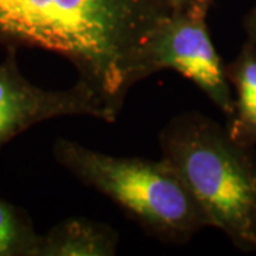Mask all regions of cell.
<instances>
[{"label": "cell", "mask_w": 256, "mask_h": 256, "mask_svg": "<svg viewBox=\"0 0 256 256\" xmlns=\"http://www.w3.org/2000/svg\"><path fill=\"white\" fill-rule=\"evenodd\" d=\"M162 160L198 202L210 228L244 252L256 250V156L198 111L176 114L160 132Z\"/></svg>", "instance_id": "7a4b0ae2"}, {"label": "cell", "mask_w": 256, "mask_h": 256, "mask_svg": "<svg viewBox=\"0 0 256 256\" xmlns=\"http://www.w3.org/2000/svg\"><path fill=\"white\" fill-rule=\"evenodd\" d=\"M171 13L164 0H0V46L66 58L116 122L131 88L152 76L148 43Z\"/></svg>", "instance_id": "6da1fadb"}, {"label": "cell", "mask_w": 256, "mask_h": 256, "mask_svg": "<svg viewBox=\"0 0 256 256\" xmlns=\"http://www.w3.org/2000/svg\"><path fill=\"white\" fill-rule=\"evenodd\" d=\"M56 162L84 185L117 204L148 234L182 245L210 222L185 184L165 160L118 156L58 138Z\"/></svg>", "instance_id": "3957f363"}, {"label": "cell", "mask_w": 256, "mask_h": 256, "mask_svg": "<svg viewBox=\"0 0 256 256\" xmlns=\"http://www.w3.org/2000/svg\"><path fill=\"white\" fill-rule=\"evenodd\" d=\"M70 116L112 124L107 108L87 86L76 82L66 90L40 88L20 72L18 48L8 47L0 63V150L38 122Z\"/></svg>", "instance_id": "5b68a950"}, {"label": "cell", "mask_w": 256, "mask_h": 256, "mask_svg": "<svg viewBox=\"0 0 256 256\" xmlns=\"http://www.w3.org/2000/svg\"><path fill=\"white\" fill-rule=\"evenodd\" d=\"M118 242V232L107 224L67 218L42 235L38 256H114Z\"/></svg>", "instance_id": "8992f818"}, {"label": "cell", "mask_w": 256, "mask_h": 256, "mask_svg": "<svg viewBox=\"0 0 256 256\" xmlns=\"http://www.w3.org/2000/svg\"><path fill=\"white\" fill-rule=\"evenodd\" d=\"M40 239L28 212L0 196V256H38Z\"/></svg>", "instance_id": "ba28073f"}, {"label": "cell", "mask_w": 256, "mask_h": 256, "mask_svg": "<svg viewBox=\"0 0 256 256\" xmlns=\"http://www.w3.org/2000/svg\"><path fill=\"white\" fill-rule=\"evenodd\" d=\"M208 13H171L148 43V64L154 74L174 70L201 90L224 116L232 118L235 100L225 66L206 24Z\"/></svg>", "instance_id": "277c9868"}, {"label": "cell", "mask_w": 256, "mask_h": 256, "mask_svg": "<svg viewBox=\"0 0 256 256\" xmlns=\"http://www.w3.org/2000/svg\"><path fill=\"white\" fill-rule=\"evenodd\" d=\"M236 97L235 111L229 120V134L240 144H256V47L246 43L238 57L225 67Z\"/></svg>", "instance_id": "52a82bcc"}, {"label": "cell", "mask_w": 256, "mask_h": 256, "mask_svg": "<svg viewBox=\"0 0 256 256\" xmlns=\"http://www.w3.org/2000/svg\"><path fill=\"white\" fill-rule=\"evenodd\" d=\"M172 13H208L212 0H164Z\"/></svg>", "instance_id": "9c48e42d"}, {"label": "cell", "mask_w": 256, "mask_h": 256, "mask_svg": "<svg viewBox=\"0 0 256 256\" xmlns=\"http://www.w3.org/2000/svg\"><path fill=\"white\" fill-rule=\"evenodd\" d=\"M245 30L248 34V43L256 47V6L249 12L245 18Z\"/></svg>", "instance_id": "30bf717a"}]
</instances>
